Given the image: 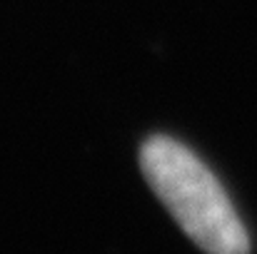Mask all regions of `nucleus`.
Here are the masks:
<instances>
[{
    "label": "nucleus",
    "instance_id": "obj_1",
    "mask_svg": "<svg viewBox=\"0 0 257 254\" xmlns=\"http://www.w3.org/2000/svg\"><path fill=\"white\" fill-rule=\"evenodd\" d=\"M140 167L182 232L207 254H250V237L217 177L185 145L155 135L140 147Z\"/></svg>",
    "mask_w": 257,
    "mask_h": 254
}]
</instances>
